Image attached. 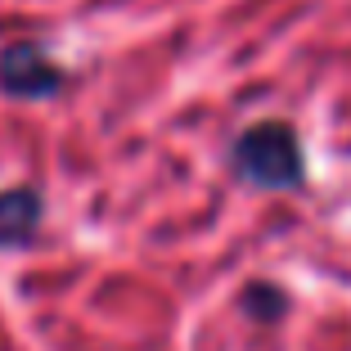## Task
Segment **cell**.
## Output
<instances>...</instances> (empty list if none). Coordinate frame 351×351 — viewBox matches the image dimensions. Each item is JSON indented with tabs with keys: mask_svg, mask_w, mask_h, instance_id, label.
Listing matches in <instances>:
<instances>
[{
	"mask_svg": "<svg viewBox=\"0 0 351 351\" xmlns=\"http://www.w3.org/2000/svg\"><path fill=\"white\" fill-rule=\"evenodd\" d=\"M230 167L243 185L252 189H270V194H284V189H302L306 185V158H302L298 131L289 122H257L234 140L230 149Z\"/></svg>",
	"mask_w": 351,
	"mask_h": 351,
	"instance_id": "1",
	"label": "cell"
},
{
	"mask_svg": "<svg viewBox=\"0 0 351 351\" xmlns=\"http://www.w3.org/2000/svg\"><path fill=\"white\" fill-rule=\"evenodd\" d=\"M63 82V73L45 59L36 45H14L0 59V86L14 95H54Z\"/></svg>",
	"mask_w": 351,
	"mask_h": 351,
	"instance_id": "2",
	"label": "cell"
},
{
	"mask_svg": "<svg viewBox=\"0 0 351 351\" xmlns=\"http://www.w3.org/2000/svg\"><path fill=\"white\" fill-rule=\"evenodd\" d=\"M41 226V198L32 194V189H10V194H0V243L5 248H19L36 234Z\"/></svg>",
	"mask_w": 351,
	"mask_h": 351,
	"instance_id": "3",
	"label": "cell"
},
{
	"mask_svg": "<svg viewBox=\"0 0 351 351\" xmlns=\"http://www.w3.org/2000/svg\"><path fill=\"white\" fill-rule=\"evenodd\" d=\"M284 302H289V298H284L279 289H270V284H252L239 306L248 311L252 320H279V315H284Z\"/></svg>",
	"mask_w": 351,
	"mask_h": 351,
	"instance_id": "4",
	"label": "cell"
}]
</instances>
